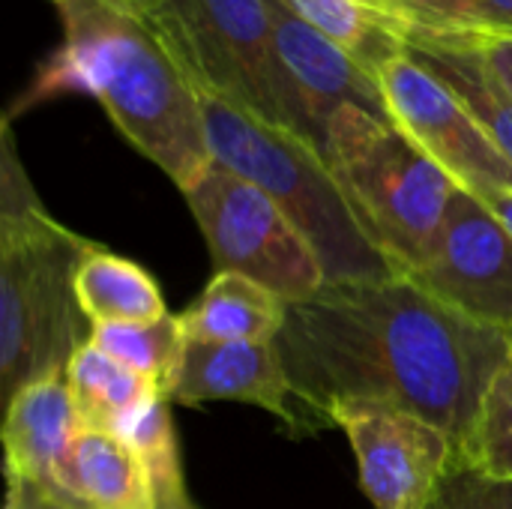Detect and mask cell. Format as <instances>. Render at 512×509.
Instances as JSON below:
<instances>
[{
	"mask_svg": "<svg viewBox=\"0 0 512 509\" xmlns=\"http://www.w3.org/2000/svg\"><path fill=\"white\" fill-rule=\"evenodd\" d=\"M276 348L294 393V438L327 429L336 402H375L432 423L456 453L510 360L504 330L459 315L405 273L288 303Z\"/></svg>",
	"mask_w": 512,
	"mask_h": 509,
	"instance_id": "obj_1",
	"label": "cell"
},
{
	"mask_svg": "<svg viewBox=\"0 0 512 509\" xmlns=\"http://www.w3.org/2000/svg\"><path fill=\"white\" fill-rule=\"evenodd\" d=\"M63 39L39 63L15 111L84 93L93 96L117 132L189 189L213 162L201 96L147 21L99 0H48Z\"/></svg>",
	"mask_w": 512,
	"mask_h": 509,
	"instance_id": "obj_2",
	"label": "cell"
},
{
	"mask_svg": "<svg viewBox=\"0 0 512 509\" xmlns=\"http://www.w3.org/2000/svg\"><path fill=\"white\" fill-rule=\"evenodd\" d=\"M201 114L213 162L258 186L288 216L318 255L327 285L399 276L369 240L315 144L213 96H201Z\"/></svg>",
	"mask_w": 512,
	"mask_h": 509,
	"instance_id": "obj_3",
	"label": "cell"
},
{
	"mask_svg": "<svg viewBox=\"0 0 512 509\" xmlns=\"http://www.w3.org/2000/svg\"><path fill=\"white\" fill-rule=\"evenodd\" d=\"M321 153L384 258L405 276L420 270L456 183L390 117L357 105L327 120Z\"/></svg>",
	"mask_w": 512,
	"mask_h": 509,
	"instance_id": "obj_4",
	"label": "cell"
},
{
	"mask_svg": "<svg viewBox=\"0 0 512 509\" xmlns=\"http://www.w3.org/2000/svg\"><path fill=\"white\" fill-rule=\"evenodd\" d=\"M147 27L201 96L300 138L273 45L270 0H162Z\"/></svg>",
	"mask_w": 512,
	"mask_h": 509,
	"instance_id": "obj_5",
	"label": "cell"
},
{
	"mask_svg": "<svg viewBox=\"0 0 512 509\" xmlns=\"http://www.w3.org/2000/svg\"><path fill=\"white\" fill-rule=\"evenodd\" d=\"M96 243L60 228L0 252V423L30 384L66 372L90 324L75 303L78 261Z\"/></svg>",
	"mask_w": 512,
	"mask_h": 509,
	"instance_id": "obj_6",
	"label": "cell"
},
{
	"mask_svg": "<svg viewBox=\"0 0 512 509\" xmlns=\"http://www.w3.org/2000/svg\"><path fill=\"white\" fill-rule=\"evenodd\" d=\"M183 195L219 270L240 273L285 303L309 300L327 285L306 237L249 180L210 162Z\"/></svg>",
	"mask_w": 512,
	"mask_h": 509,
	"instance_id": "obj_7",
	"label": "cell"
},
{
	"mask_svg": "<svg viewBox=\"0 0 512 509\" xmlns=\"http://www.w3.org/2000/svg\"><path fill=\"white\" fill-rule=\"evenodd\" d=\"M390 120L465 192L489 201L512 192V162L465 105L408 54L378 72Z\"/></svg>",
	"mask_w": 512,
	"mask_h": 509,
	"instance_id": "obj_8",
	"label": "cell"
},
{
	"mask_svg": "<svg viewBox=\"0 0 512 509\" xmlns=\"http://www.w3.org/2000/svg\"><path fill=\"white\" fill-rule=\"evenodd\" d=\"M408 276L459 315L512 330V234L483 198L453 189L429 261Z\"/></svg>",
	"mask_w": 512,
	"mask_h": 509,
	"instance_id": "obj_9",
	"label": "cell"
},
{
	"mask_svg": "<svg viewBox=\"0 0 512 509\" xmlns=\"http://www.w3.org/2000/svg\"><path fill=\"white\" fill-rule=\"evenodd\" d=\"M327 417L348 435L360 486L375 509H429L456 459L441 429L375 402H336Z\"/></svg>",
	"mask_w": 512,
	"mask_h": 509,
	"instance_id": "obj_10",
	"label": "cell"
},
{
	"mask_svg": "<svg viewBox=\"0 0 512 509\" xmlns=\"http://www.w3.org/2000/svg\"><path fill=\"white\" fill-rule=\"evenodd\" d=\"M270 18L276 57L303 141L324 150L327 120L345 105H357L375 117H390L381 84L372 72H366L318 30L300 21L282 0H270Z\"/></svg>",
	"mask_w": 512,
	"mask_h": 509,
	"instance_id": "obj_11",
	"label": "cell"
},
{
	"mask_svg": "<svg viewBox=\"0 0 512 509\" xmlns=\"http://www.w3.org/2000/svg\"><path fill=\"white\" fill-rule=\"evenodd\" d=\"M177 405L249 402L294 432V393L273 342H186L165 393Z\"/></svg>",
	"mask_w": 512,
	"mask_h": 509,
	"instance_id": "obj_12",
	"label": "cell"
},
{
	"mask_svg": "<svg viewBox=\"0 0 512 509\" xmlns=\"http://www.w3.org/2000/svg\"><path fill=\"white\" fill-rule=\"evenodd\" d=\"M81 429L84 420L69 396L66 372L30 384L12 399L0 423L6 477H18L63 504L60 468Z\"/></svg>",
	"mask_w": 512,
	"mask_h": 509,
	"instance_id": "obj_13",
	"label": "cell"
},
{
	"mask_svg": "<svg viewBox=\"0 0 512 509\" xmlns=\"http://www.w3.org/2000/svg\"><path fill=\"white\" fill-rule=\"evenodd\" d=\"M405 54L432 72L512 162V93L492 69L480 33L411 30Z\"/></svg>",
	"mask_w": 512,
	"mask_h": 509,
	"instance_id": "obj_14",
	"label": "cell"
},
{
	"mask_svg": "<svg viewBox=\"0 0 512 509\" xmlns=\"http://www.w3.org/2000/svg\"><path fill=\"white\" fill-rule=\"evenodd\" d=\"M60 495L69 509H156L150 477L135 450L90 426L81 429L60 468Z\"/></svg>",
	"mask_w": 512,
	"mask_h": 509,
	"instance_id": "obj_15",
	"label": "cell"
},
{
	"mask_svg": "<svg viewBox=\"0 0 512 509\" xmlns=\"http://www.w3.org/2000/svg\"><path fill=\"white\" fill-rule=\"evenodd\" d=\"M300 21L345 51L354 63L378 72L405 54L411 21L390 0H282Z\"/></svg>",
	"mask_w": 512,
	"mask_h": 509,
	"instance_id": "obj_16",
	"label": "cell"
},
{
	"mask_svg": "<svg viewBox=\"0 0 512 509\" xmlns=\"http://www.w3.org/2000/svg\"><path fill=\"white\" fill-rule=\"evenodd\" d=\"M285 306L264 285L219 270L177 318L186 342H273L285 324Z\"/></svg>",
	"mask_w": 512,
	"mask_h": 509,
	"instance_id": "obj_17",
	"label": "cell"
},
{
	"mask_svg": "<svg viewBox=\"0 0 512 509\" xmlns=\"http://www.w3.org/2000/svg\"><path fill=\"white\" fill-rule=\"evenodd\" d=\"M75 303L87 324H153L168 315L156 279L99 243L78 261Z\"/></svg>",
	"mask_w": 512,
	"mask_h": 509,
	"instance_id": "obj_18",
	"label": "cell"
},
{
	"mask_svg": "<svg viewBox=\"0 0 512 509\" xmlns=\"http://www.w3.org/2000/svg\"><path fill=\"white\" fill-rule=\"evenodd\" d=\"M66 387L84 426L111 435H120L153 396H165L156 384L99 351L90 339L69 357Z\"/></svg>",
	"mask_w": 512,
	"mask_h": 509,
	"instance_id": "obj_19",
	"label": "cell"
},
{
	"mask_svg": "<svg viewBox=\"0 0 512 509\" xmlns=\"http://www.w3.org/2000/svg\"><path fill=\"white\" fill-rule=\"evenodd\" d=\"M87 339L162 393H168L186 345L177 315H165L153 324H93Z\"/></svg>",
	"mask_w": 512,
	"mask_h": 509,
	"instance_id": "obj_20",
	"label": "cell"
},
{
	"mask_svg": "<svg viewBox=\"0 0 512 509\" xmlns=\"http://www.w3.org/2000/svg\"><path fill=\"white\" fill-rule=\"evenodd\" d=\"M60 228L63 222L51 216L27 174L9 114L0 108V252L27 246Z\"/></svg>",
	"mask_w": 512,
	"mask_h": 509,
	"instance_id": "obj_21",
	"label": "cell"
},
{
	"mask_svg": "<svg viewBox=\"0 0 512 509\" xmlns=\"http://www.w3.org/2000/svg\"><path fill=\"white\" fill-rule=\"evenodd\" d=\"M123 438L135 456L141 459L153 495L156 509L171 507L186 495L183 486V468H180V450H177V435H174V420H171V402L165 396H153L117 435Z\"/></svg>",
	"mask_w": 512,
	"mask_h": 509,
	"instance_id": "obj_22",
	"label": "cell"
},
{
	"mask_svg": "<svg viewBox=\"0 0 512 509\" xmlns=\"http://www.w3.org/2000/svg\"><path fill=\"white\" fill-rule=\"evenodd\" d=\"M507 339H510V360L495 375L483 399L477 426L456 456L492 477L512 480V330L507 333Z\"/></svg>",
	"mask_w": 512,
	"mask_h": 509,
	"instance_id": "obj_23",
	"label": "cell"
},
{
	"mask_svg": "<svg viewBox=\"0 0 512 509\" xmlns=\"http://www.w3.org/2000/svg\"><path fill=\"white\" fill-rule=\"evenodd\" d=\"M429 509H512V480L492 477L456 456Z\"/></svg>",
	"mask_w": 512,
	"mask_h": 509,
	"instance_id": "obj_24",
	"label": "cell"
},
{
	"mask_svg": "<svg viewBox=\"0 0 512 509\" xmlns=\"http://www.w3.org/2000/svg\"><path fill=\"white\" fill-rule=\"evenodd\" d=\"M414 30L432 33H474L471 0H390Z\"/></svg>",
	"mask_w": 512,
	"mask_h": 509,
	"instance_id": "obj_25",
	"label": "cell"
},
{
	"mask_svg": "<svg viewBox=\"0 0 512 509\" xmlns=\"http://www.w3.org/2000/svg\"><path fill=\"white\" fill-rule=\"evenodd\" d=\"M474 33L512 39V0H471Z\"/></svg>",
	"mask_w": 512,
	"mask_h": 509,
	"instance_id": "obj_26",
	"label": "cell"
},
{
	"mask_svg": "<svg viewBox=\"0 0 512 509\" xmlns=\"http://www.w3.org/2000/svg\"><path fill=\"white\" fill-rule=\"evenodd\" d=\"M3 509H69L66 504L54 501L51 495H45L42 489L18 480V477H6V507Z\"/></svg>",
	"mask_w": 512,
	"mask_h": 509,
	"instance_id": "obj_27",
	"label": "cell"
},
{
	"mask_svg": "<svg viewBox=\"0 0 512 509\" xmlns=\"http://www.w3.org/2000/svg\"><path fill=\"white\" fill-rule=\"evenodd\" d=\"M483 51L492 63V69L498 72V78L507 84L512 93V39H498V36H480Z\"/></svg>",
	"mask_w": 512,
	"mask_h": 509,
	"instance_id": "obj_28",
	"label": "cell"
},
{
	"mask_svg": "<svg viewBox=\"0 0 512 509\" xmlns=\"http://www.w3.org/2000/svg\"><path fill=\"white\" fill-rule=\"evenodd\" d=\"M99 3H105V6H111V9H120V12H126V15H135V18H141V21H147L150 12H153L162 0H99Z\"/></svg>",
	"mask_w": 512,
	"mask_h": 509,
	"instance_id": "obj_29",
	"label": "cell"
},
{
	"mask_svg": "<svg viewBox=\"0 0 512 509\" xmlns=\"http://www.w3.org/2000/svg\"><path fill=\"white\" fill-rule=\"evenodd\" d=\"M486 204L492 207V213L504 222V228L512 234V192L510 195H495V198H489Z\"/></svg>",
	"mask_w": 512,
	"mask_h": 509,
	"instance_id": "obj_30",
	"label": "cell"
},
{
	"mask_svg": "<svg viewBox=\"0 0 512 509\" xmlns=\"http://www.w3.org/2000/svg\"><path fill=\"white\" fill-rule=\"evenodd\" d=\"M165 509H195V507H192V501H189V498H183V501H177V504H171V507H165Z\"/></svg>",
	"mask_w": 512,
	"mask_h": 509,
	"instance_id": "obj_31",
	"label": "cell"
}]
</instances>
